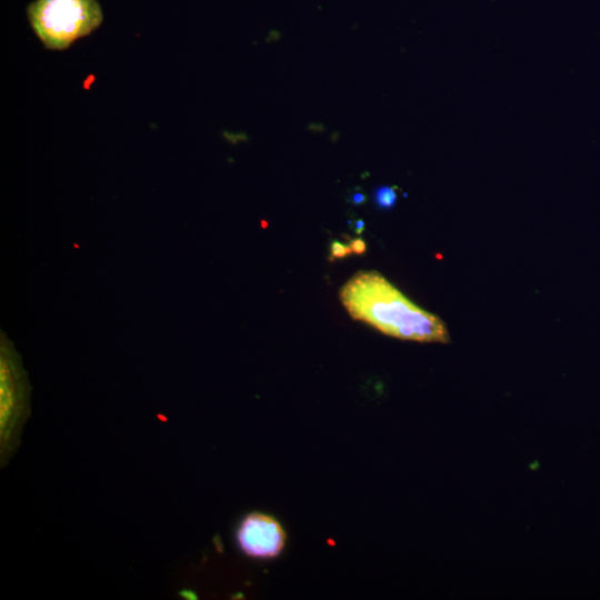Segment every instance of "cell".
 Returning a JSON list of instances; mask_svg holds the SVG:
<instances>
[{
	"label": "cell",
	"instance_id": "cell-5",
	"mask_svg": "<svg viewBox=\"0 0 600 600\" xmlns=\"http://www.w3.org/2000/svg\"><path fill=\"white\" fill-rule=\"evenodd\" d=\"M398 194L396 187L380 186L373 191V200L379 209L389 210L397 203Z\"/></svg>",
	"mask_w": 600,
	"mask_h": 600
},
{
	"label": "cell",
	"instance_id": "cell-9",
	"mask_svg": "<svg viewBox=\"0 0 600 600\" xmlns=\"http://www.w3.org/2000/svg\"><path fill=\"white\" fill-rule=\"evenodd\" d=\"M353 230L356 233L360 234L364 230V222L362 219H357L353 222Z\"/></svg>",
	"mask_w": 600,
	"mask_h": 600
},
{
	"label": "cell",
	"instance_id": "cell-8",
	"mask_svg": "<svg viewBox=\"0 0 600 600\" xmlns=\"http://www.w3.org/2000/svg\"><path fill=\"white\" fill-rule=\"evenodd\" d=\"M349 247L352 253H356V254H363L367 250V244L361 238H354L350 240Z\"/></svg>",
	"mask_w": 600,
	"mask_h": 600
},
{
	"label": "cell",
	"instance_id": "cell-4",
	"mask_svg": "<svg viewBox=\"0 0 600 600\" xmlns=\"http://www.w3.org/2000/svg\"><path fill=\"white\" fill-rule=\"evenodd\" d=\"M236 539L240 550L254 559H271L286 544V532L280 522L266 513L251 512L239 523Z\"/></svg>",
	"mask_w": 600,
	"mask_h": 600
},
{
	"label": "cell",
	"instance_id": "cell-1",
	"mask_svg": "<svg viewBox=\"0 0 600 600\" xmlns=\"http://www.w3.org/2000/svg\"><path fill=\"white\" fill-rule=\"evenodd\" d=\"M349 314L382 333L420 342L450 341L444 322L421 309L377 271L356 273L340 290Z\"/></svg>",
	"mask_w": 600,
	"mask_h": 600
},
{
	"label": "cell",
	"instance_id": "cell-3",
	"mask_svg": "<svg viewBox=\"0 0 600 600\" xmlns=\"http://www.w3.org/2000/svg\"><path fill=\"white\" fill-rule=\"evenodd\" d=\"M30 384L13 343L0 332V453L2 464L14 451L29 412Z\"/></svg>",
	"mask_w": 600,
	"mask_h": 600
},
{
	"label": "cell",
	"instance_id": "cell-7",
	"mask_svg": "<svg viewBox=\"0 0 600 600\" xmlns=\"http://www.w3.org/2000/svg\"><path fill=\"white\" fill-rule=\"evenodd\" d=\"M348 201L353 206H360L367 201V196L361 188H354L351 191Z\"/></svg>",
	"mask_w": 600,
	"mask_h": 600
},
{
	"label": "cell",
	"instance_id": "cell-6",
	"mask_svg": "<svg viewBox=\"0 0 600 600\" xmlns=\"http://www.w3.org/2000/svg\"><path fill=\"white\" fill-rule=\"evenodd\" d=\"M352 251L350 249L349 246L347 244H343L337 240H333L331 243H330V256L333 258V259H342L349 254H351Z\"/></svg>",
	"mask_w": 600,
	"mask_h": 600
},
{
	"label": "cell",
	"instance_id": "cell-2",
	"mask_svg": "<svg viewBox=\"0 0 600 600\" xmlns=\"http://www.w3.org/2000/svg\"><path fill=\"white\" fill-rule=\"evenodd\" d=\"M30 26L47 49L63 50L102 22L97 0H34L27 8Z\"/></svg>",
	"mask_w": 600,
	"mask_h": 600
}]
</instances>
